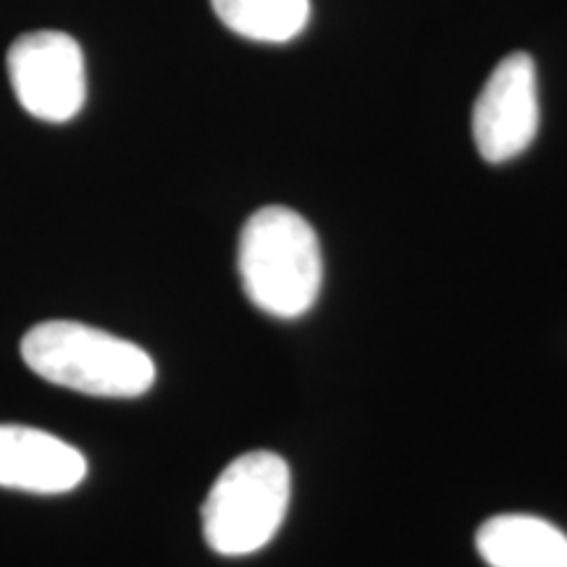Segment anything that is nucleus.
Listing matches in <instances>:
<instances>
[{
	"label": "nucleus",
	"mask_w": 567,
	"mask_h": 567,
	"mask_svg": "<svg viewBox=\"0 0 567 567\" xmlns=\"http://www.w3.org/2000/svg\"><path fill=\"white\" fill-rule=\"evenodd\" d=\"M237 266L245 295L274 318H300L321 295V243L308 218L287 205H266L247 218Z\"/></svg>",
	"instance_id": "1"
},
{
	"label": "nucleus",
	"mask_w": 567,
	"mask_h": 567,
	"mask_svg": "<svg viewBox=\"0 0 567 567\" xmlns=\"http://www.w3.org/2000/svg\"><path fill=\"white\" fill-rule=\"evenodd\" d=\"M21 358L48 384L132 400L151 392L155 363L142 347L76 321H45L21 339Z\"/></svg>",
	"instance_id": "2"
},
{
	"label": "nucleus",
	"mask_w": 567,
	"mask_h": 567,
	"mask_svg": "<svg viewBox=\"0 0 567 567\" xmlns=\"http://www.w3.org/2000/svg\"><path fill=\"white\" fill-rule=\"evenodd\" d=\"M292 496L287 460L247 452L231 460L203 505V536L221 557H247L279 534Z\"/></svg>",
	"instance_id": "3"
},
{
	"label": "nucleus",
	"mask_w": 567,
	"mask_h": 567,
	"mask_svg": "<svg viewBox=\"0 0 567 567\" xmlns=\"http://www.w3.org/2000/svg\"><path fill=\"white\" fill-rule=\"evenodd\" d=\"M9 80L17 101L40 122L63 124L87 97L84 55L71 34L42 30L21 34L9 48Z\"/></svg>",
	"instance_id": "4"
},
{
	"label": "nucleus",
	"mask_w": 567,
	"mask_h": 567,
	"mask_svg": "<svg viewBox=\"0 0 567 567\" xmlns=\"http://www.w3.org/2000/svg\"><path fill=\"white\" fill-rule=\"evenodd\" d=\"M536 132V63L528 53H509L496 63L473 105V140L486 163H507L528 151Z\"/></svg>",
	"instance_id": "5"
},
{
	"label": "nucleus",
	"mask_w": 567,
	"mask_h": 567,
	"mask_svg": "<svg viewBox=\"0 0 567 567\" xmlns=\"http://www.w3.org/2000/svg\"><path fill=\"white\" fill-rule=\"evenodd\" d=\"M87 478V460L76 446L30 425H0V486L59 496Z\"/></svg>",
	"instance_id": "6"
},
{
	"label": "nucleus",
	"mask_w": 567,
	"mask_h": 567,
	"mask_svg": "<svg viewBox=\"0 0 567 567\" xmlns=\"http://www.w3.org/2000/svg\"><path fill=\"white\" fill-rule=\"evenodd\" d=\"M488 567H567V536L534 515H496L476 534Z\"/></svg>",
	"instance_id": "7"
},
{
	"label": "nucleus",
	"mask_w": 567,
	"mask_h": 567,
	"mask_svg": "<svg viewBox=\"0 0 567 567\" xmlns=\"http://www.w3.org/2000/svg\"><path fill=\"white\" fill-rule=\"evenodd\" d=\"M231 32L255 42H289L310 21V0H210Z\"/></svg>",
	"instance_id": "8"
}]
</instances>
